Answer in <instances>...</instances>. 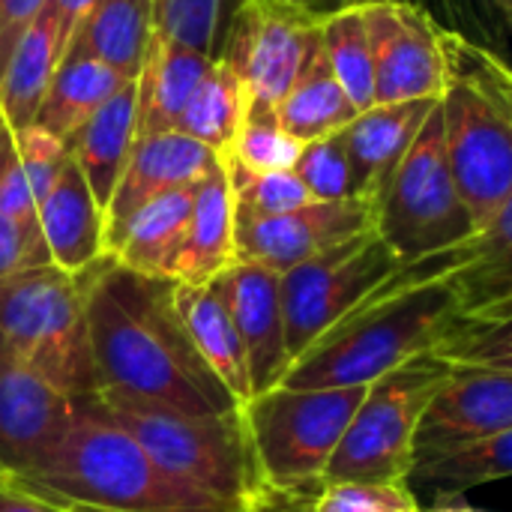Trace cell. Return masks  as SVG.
<instances>
[{
	"label": "cell",
	"mask_w": 512,
	"mask_h": 512,
	"mask_svg": "<svg viewBox=\"0 0 512 512\" xmlns=\"http://www.w3.org/2000/svg\"><path fill=\"white\" fill-rule=\"evenodd\" d=\"M174 291V279L135 273L114 255L102 258L87 297L99 390L141 396L189 414L237 411L240 402L186 333Z\"/></svg>",
	"instance_id": "obj_1"
},
{
	"label": "cell",
	"mask_w": 512,
	"mask_h": 512,
	"mask_svg": "<svg viewBox=\"0 0 512 512\" xmlns=\"http://www.w3.org/2000/svg\"><path fill=\"white\" fill-rule=\"evenodd\" d=\"M453 267L456 246L402 264L354 312L315 339L291 363L279 387H369L402 363L441 348L468 327L447 282Z\"/></svg>",
	"instance_id": "obj_2"
},
{
	"label": "cell",
	"mask_w": 512,
	"mask_h": 512,
	"mask_svg": "<svg viewBox=\"0 0 512 512\" xmlns=\"http://www.w3.org/2000/svg\"><path fill=\"white\" fill-rule=\"evenodd\" d=\"M0 489L60 512H246L168 477L90 399H78L60 438L30 468L6 471Z\"/></svg>",
	"instance_id": "obj_3"
},
{
	"label": "cell",
	"mask_w": 512,
	"mask_h": 512,
	"mask_svg": "<svg viewBox=\"0 0 512 512\" xmlns=\"http://www.w3.org/2000/svg\"><path fill=\"white\" fill-rule=\"evenodd\" d=\"M87 399L111 423L126 429L168 477L186 486L243 510L267 486L243 408L228 414H189L117 390H99Z\"/></svg>",
	"instance_id": "obj_4"
},
{
	"label": "cell",
	"mask_w": 512,
	"mask_h": 512,
	"mask_svg": "<svg viewBox=\"0 0 512 512\" xmlns=\"http://www.w3.org/2000/svg\"><path fill=\"white\" fill-rule=\"evenodd\" d=\"M444 51L450 66L441 96L447 159L474 228H483L512 195V114L504 99L510 63L450 30H444Z\"/></svg>",
	"instance_id": "obj_5"
},
{
	"label": "cell",
	"mask_w": 512,
	"mask_h": 512,
	"mask_svg": "<svg viewBox=\"0 0 512 512\" xmlns=\"http://www.w3.org/2000/svg\"><path fill=\"white\" fill-rule=\"evenodd\" d=\"M99 264L102 258L78 273L42 264L0 279L3 339L75 402L99 390L87 324V297Z\"/></svg>",
	"instance_id": "obj_6"
},
{
	"label": "cell",
	"mask_w": 512,
	"mask_h": 512,
	"mask_svg": "<svg viewBox=\"0 0 512 512\" xmlns=\"http://www.w3.org/2000/svg\"><path fill=\"white\" fill-rule=\"evenodd\" d=\"M450 372L453 366L429 351L369 384L336 456L327 465L324 486H411L417 423Z\"/></svg>",
	"instance_id": "obj_7"
},
{
	"label": "cell",
	"mask_w": 512,
	"mask_h": 512,
	"mask_svg": "<svg viewBox=\"0 0 512 512\" xmlns=\"http://www.w3.org/2000/svg\"><path fill=\"white\" fill-rule=\"evenodd\" d=\"M375 231L399 264L447 252L477 231L450 171L441 102L375 201Z\"/></svg>",
	"instance_id": "obj_8"
},
{
	"label": "cell",
	"mask_w": 512,
	"mask_h": 512,
	"mask_svg": "<svg viewBox=\"0 0 512 512\" xmlns=\"http://www.w3.org/2000/svg\"><path fill=\"white\" fill-rule=\"evenodd\" d=\"M363 396L366 387H276L252 396L243 405V417L264 480L279 489L324 486L327 465L336 456Z\"/></svg>",
	"instance_id": "obj_9"
},
{
	"label": "cell",
	"mask_w": 512,
	"mask_h": 512,
	"mask_svg": "<svg viewBox=\"0 0 512 512\" xmlns=\"http://www.w3.org/2000/svg\"><path fill=\"white\" fill-rule=\"evenodd\" d=\"M324 15L285 0H240L234 6L216 57L240 75L249 117H276L279 102L321 48Z\"/></svg>",
	"instance_id": "obj_10"
},
{
	"label": "cell",
	"mask_w": 512,
	"mask_h": 512,
	"mask_svg": "<svg viewBox=\"0 0 512 512\" xmlns=\"http://www.w3.org/2000/svg\"><path fill=\"white\" fill-rule=\"evenodd\" d=\"M399 267L402 264L390 246L375 228H369L282 273V312L291 363Z\"/></svg>",
	"instance_id": "obj_11"
},
{
	"label": "cell",
	"mask_w": 512,
	"mask_h": 512,
	"mask_svg": "<svg viewBox=\"0 0 512 512\" xmlns=\"http://www.w3.org/2000/svg\"><path fill=\"white\" fill-rule=\"evenodd\" d=\"M375 60V105L441 99L450 66L444 30L435 15L414 0L360 3Z\"/></svg>",
	"instance_id": "obj_12"
},
{
	"label": "cell",
	"mask_w": 512,
	"mask_h": 512,
	"mask_svg": "<svg viewBox=\"0 0 512 512\" xmlns=\"http://www.w3.org/2000/svg\"><path fill=\"white\" fill-rule=\"evenodd\" d=\"M369 228H375V207L366 198L312 201L282 216L234 213V249L237 261H252L282 276Z\"/></svg>",
	"instance_id": "obj_13"
},
{
	"label": "cell",
	"mask_w": 512,
	"mask_h": 512,
	"mask_svg": "<svg viewBox=\"0 0 512 512\" xmlns=\"http://www.w3.org/2000/svg\"><path fill=\"white\" fill-rule=\"evenodd\" d=\"M512 426V375L453 366L426 405L414 435V471ZM411 471V474H414Z\"/></svg>",
	"instance_id": "obj_14"
},
{
	"label": "cell",
	"mask_w": 512,
	"mask_h": 512,
	"mask_svg": "<svg viewBox=\"0 0 512 512\" xmlns=\"http://www.w3.org/2000/svg\"><path fill=\"white\" fill-rule=\"evenodd\" d=\"M75 399L60 393L0 333V465L30 468L69 426Z\"/></svg>",
	"instance_id": "obj_15"
},
{
	"label": "cell",
	"mask_w": 512,
	"mask_h": 512,
	"mask_svg": "<svg viewBox=\"0 0 512 512\" xmlns=\"http://www.w3.org/2000/svg\"><path fill=\"white\" fill-rule=\"evenodd\" d=\"M249 357L252 396L270 393L291 369L282 312V276L252 261H234L213 279Z\"/></svg>",
	"instance_id": "obj_16"
},
{
	"label": "cell",
	"mask_w": 512,
	"mask_h": 512,
	"mask_svg": "<svg viewBox=\"0 0 512 512\" xmlns=\"http://www.w3.org/2000/svg\"><path fill=\"white\" fill-rule=\"evenodd\" d=\"M219 165L222 159L213 150L177 129L138 135L105 210V249L144 204L174 189L198 186Z\"/></svg>",
	"instance_id": "obj_17"
},
{
	"label": "cell",
	"mask_w": 512,
	"mask_h": 512,
	"mask_svg": "<svg viewBox=\"0 0 512 512\" xmlns=\"http://www.w3.org/2000/svg\"><path fill=\"white\" fill-rule=\"evenodd\" d=\"M468 327H495L512 318V195L507 204L456 246L447 273Z\"/></svg>",
	"instance_id": "obj_18"
},
{
	"label": "cell",
	"mask_w": 512,
	"mask_h": 512,
	"mask_svg": "<svg viewBox=\"0 0 512 512\" xmlns=\"http://www.w3.org/2000/svg\"><path fill=\"white\" fill-rule=\"evenodd\" d=\"M441 99H411V102H390L372 105L360 111L348 129H342V141L351 153L360 180V198L375 201L387 189L393 171L411 150L414 138L426 126L429 114L438 108Z\"/></svg>",
	"instance_id": "obj_19"
},
{
	"label": "cell",
	"mask_w": 512,
	"mask_h": 512,
	"mask_svg": "<svg viewBox=\"0 0 512 512\" xmlns=\"http://www.w3.org/2000/svg\"><path fill=\"white\" fill-rule=\"evenodd\" d=\"M39 228L51 255V264L78 273L108 255L105 249V210L96 204L81 168L63 165L54 186L36 204Z\"/></svg>",
	"instance_id": "obj_20"
},
{
	"label": "cell",
	"mask_w": 512,
	"mask_h": 512,
	"mask_svg": "<svg viewBox=\"0 0 512 512\" xmlns=\"http://www.w3.org/2000/svg\"><path fill=\"white\" fill-rule=\"evenodd\" d=\"M216 57L192 51L153 30L141 72L135 78L138 99V135L177 129L195 87L207 75Z\"/></svg>",
	"instance_id": "obj_21"
},
{
	"label": "cell",
	"mask_w": 512,
	"mask_h": 512,
	"mask_svg": "<svg viewBox=\"0 0 512 512\" xmlns=\"http://www.w3.org/2000/svg\"><path fill=\"white\" fill-rule=\"evenodd\" d=\"M138 138V99L135 81L114 93L75 135L66 138L72 162L81 168L96 204L108 210L120 174Z\"/></svg>",
	"instance_id": "obj_22"
},
{
	"label": "cell",
	"mask_w": 512,
	"mask_h": 512,
	"mask_svg": "<svg viewBox=\"0 0 512 512\" xmlns=\"http://www.w3.org/2000/svg\"><path fill=\"white\" fill-rule=\"evenodd\" d=\"M234 261V195L222 162L195 186L189 231L174 261L171 279L183 285H204L225 273Z\"/></svg>",
	"instance_id": "obj_23"
},
{
	"label": "cell",
	"mask_w": 512,
	"mask_h": 512,
	"mask_svg": "<svg viewBox=\"0 0 512 512\" xmlns=\"http://www.w3.org/2000/svg\"><path fill=\"white\" fill-rule=\"evenodd\" d=\"M69 36L72 33L60 21V15L51 6H45L42 15L30 24V30L15 45L6 72L0 78V111L12 126V132L36 120L48 84L66 57Z\"/></svg>",
	"instance_id": "obj_24"
},
{
	"label": "cell",
	"mask_w": 512,
	"mask_h": 512,
	"mask_svg": "<svg viewBox=\"0 0 512 512\" xmlns=\"http://www.w3.org/2000/svg\"><path fill=\"white\" fill-rule=\"evenodd\" d=\"M174 303H177L180 321H183L186 333L192 336L198 354L207 360V366L222 378L228 393L243 408L252 399L249 357H246L243 339H240L216 285L213 282H204V285L177 282Z\"/></svg>",
	"instance_id": "obj_25"
},
{
	"label": "cell",
	"mask_w": 512,
	"mask_h": 512,
	"mask_svg": "<svg viewBox=\"0 0 512 512\" xmlns=\"http://www.w3.org/2000/svg\"><path fill=\"white\" fill-rule=\"evenodd\" d=\"M192 204H195V186L174 189L168 195L153 198L108 243V255H114L117 264L135 273L171 279L174 261L189 231Z\"/></svg>",
	"instance_id": "obj_26"
},
{
	"label": "cell",
	"mask_w": 512,
	"mask_h": 512,
	"mask_svg": "<svg viewBox=\"0 0 512 512\" xmlns=\"http://www.w3.org/2000/svg\"><path fill=\"white\" fill-rule=\"evenodd\" d=\"M153 36V0H96L75 24L66 57H96L135 81Z\"/></svg>",
	"instance_id": "obj_27"
},
{
	"label": "cell",
	"mask_w": 512,
	"mask_h": 512,
	"mask_svg": "<svg viewBox=\"0 0 512 512\" xmlns=\"http://www.w3.org/2000/svg\"><path fill=\"white\" fill-rule=\"evenodd\" d=\"M126 84L120 72L96 57H63L33 123L66 141Z\"/></svg>",
	"instance_id": "obj_28"
},
{
	"label": "cell",
	"mask_w": 512,
	"mask_h": 512,
	"mask_svg": "<svg viewBox=\"0 0 512 512\" xmlns=\"http://www.w3.org/2000/svg\"><path fill=\"white\" fill-rule=\"evenodd\" d=\"M360 114V108L348 99L342 84L336 81L324 51L318 48L297 84L276 108V123L297 138L300 144L321 141L348 129V123Z\"/></svg>",
	"instance_id": "obj_29"
},
{
	"label": "cell",
	"mask_w": 512,
	"mask_h": 512,
	"mask_svg": "<svg viewBox=\"0 0 512 512\" xmlns=\"http://www.w3.org/2000/svg\"><path fill=\"white\" fill-rule=\"evenodd\" d=\"M246 117H249V93L240 75L234 72V66L216 57L207 75L201 78V84L195 87L177 123V132L201 141L225 162L237 144Z\"/></svg>",
	"instance_id": "obj_30"
},
{
	"label": "cell",
	"mask_w": 512,
	"mask_h": 512,
	"mask_svg": "<svg viewBox=\"0 0 512 512\" xmlns=\"http://www.w3.org/2000/svg\"><path fill=\"white\" fill-rule=\"evenodd\" d=\"M321 51L348 93V99L366 111L375 105V60L366 30V12L360 3L339 6L321 21Z\"/></svg>",
	"instance_id": "obj_31"
},
{
	"label": "cell",
	"mask_w": 512,
	"mask_h": 512,
	"mask_svg": "<svg viewBox=\"0 0 512 512\" xmlns=\"http://www.w3.org/2000/svg\"><path fill=\"white\" fill-rule=\"evenodd\" d=\"M512 477V426L477 441L447 459H438L411 474V483L432 489L435 495H462L483 483Z\"/></svg>",
	"instance_id": "obj_32"
},
{
	"label": "cell",
	"mask_w": 512,
	"mask_h": 512,
	"mask_svg": "<svg viewBox=\"0 0 512 512\" xmlns=\"http://www.w3.org/2000/svg\"><path fill=\"white\" fill-rule=\"evenodd\" d=\"M234 213L243 216H282L312 204V192L297 177V171H249L237 162H225Z\"/></svg>",
	"instance_id": "obj_33"
},
{
	"label": "cell",
	"mask_w": 512,
	"mask_h": 512,
	"mask_svg": "<svg viewBox=\"0 0 512 512\" xmlns=\"http://www.w3.org/2000/svg\"><path fill=\"white\" fill-rule=\"evenodd\" d=\"M297 177L306 183L315 201H348L360 198V180L357 168L351 162V153L339 135L309 141L300 150V159L294 165Z\"/></svg>",
	"instance_id": "obj_34"
},
{
	"label": "cell",
	"mask_w": 512,
	"mask_h": 512,
	"mask_svg": "<svg viewBox=\"0 0 512 512\" xmlns=\"http://www.w3.org/2000/svg\"><path fill=\"white\" fill-rule=\"evenodd\" d=\"M222 6L225 0H153V30L216 57L225 21Z\"/></svg>",
	"instance_id": "obj_35"
},
{
	"label": "cell",
	"mask_w": 512,
	"mask_h": 512,
	"mask_svg": "<svg viewBox=\"0 0 512 512\" xmlns=\"http://www.w3.org/2000/svg\"><path fill=\"white\" fill-rule=\"evenodd\" d=\"M435 6L450 21L444 30L512 66V33L501 0H435Z\"/></svg>",
	"instance_id": "obj_36"
},
{
	"label": "cell",
	"mask_w": 512,
	"mask_h": 512,
	"mask_svg": "<svg viewBox=\"0 0 512 512\" xmlns=\"http://www.w3.org/2000/svg\"><path fill=\"white\" fill-rule=\"evenodd\" d=\"M303 144L291 138L276 117H246L237 144L225 162H237L249 171H291Z\"/></svg>",
	"instance_id": "obj_37"
},
{
	"label": "cell",
	"mask_w": 512,
	"mask_h": 512,
	"mask_svg": "<svg viewBox=\"0 0 512 512\" xmlns=\"http://www.w3.org/2000/svg\"><path fill=\"white\" fill-rule=\"evenodd\" d=\"M432 354H438L450 366L495 369L512 375V318L495 327H465Z\"/></svg>",
	"instance_id": "obj_38"
},
{
	"label": "cell",
	"mask_w": 512,
	"mask_h": 512,
	"mask_svg": "<svg viewBox=\"0 0 512 512\" xmlns=\"http://www.w3.org/2000/svg\"><path fill=\"white\" fill-rule=\"evenodd\" d=\"M417 507L411 486L330 483L318 492L315 512H408Z\"/></svg>",
	"instance_id": "obj_39"
},
{
	"label": "cell",
	"mask_w": 512,
	"mask_h": 512,
	"mask_svg": "<svg viewBox=\"0 0 512 512\" xmlns=\"http://www.w3.org/2000/svg\"><path fill=\"white\" fill-rule=\"evenodd\" d=\"M15 147H18L24 174L30 180L33 198L39 204L45 198V192L54 186V180L60 177L63 165L69 162V147H66L63 138L45 132L36 123H30V126L15 132Z\"/></svg>",
	"instance_id": "obj_40"
},
{
	"label": "cell",
	"mask_w": 512,
	"mask_h": 512,
	"mask_svg": "<svg viewBox=\"0 0 512 512\" xmlns=\"http://www.w3.org/2000/svg\"><path fill=\"white\" fill-rule=\"evenodd\" d=\"M0 213H6L9 219H15L21 225L39 228L36 198H33L30 180L24 174V165H21L18 147H15V132L6 123L3 111H0Z\"/></svg>",
	"instance_id": "obj_41"
},
{
	"label": "cell",
	"mask_w": 512,
	"mask_h": 512,
	"mask_svg": "<svg viewBox=\"0 0 512 512\" xmlns=\"http://www.w3.org/2000/svg\"><path fill=\"white\" fill-rule=\"evenodd\" d=\"M42 264H51L42 231L0 213V279Z\"/></svg>",
	"instance_id": "obj_42"
},
{
	"label": "cell",
	"mask_w": 512,
	"mask_h": 512,
	"mask_svg": "<svg viewBox=\"0 0 512 512\" xmlns=\"http://www.w3.org/2000/svg\"><path fill=\"white\" fill-rule=\"evenodd\" d=\"M45 6L48 0H0V78L6 72L15 45L30 30V24L42 15Z\"/></svg>",
	"instance_id": "obj_43"
},
{
	"label": "cell",
	"mask_w": 512,
	"mask_h": 512,
	"mask_svg": "<svg viewBox=\"0 0 512 512\" xmlns=\"http://www.w3.org/2000/svg\"><path fill=\"white\" fill-rule=\"evenodd\" d=\"M324 486L315 489H279V486H264L246 512H315L318 492Z\"/></svg>",
	"instance_id": "obj_44"
},
{
	"label": "cell",
	"mask_w": 512,
	"mask_h": 512,
	"mask_svg": "<svg viewBox=\"0 0 512 512\" xmlns=\"http://www.w3.org/2000/svg\"><path fill=\"white\" fill-rule=\"evenodd\" d=\"M48 6L60 15V21L69 27V33L75 30V24L96 6V0H48Z\"/></svg>",
	"instance_id": "obj_45"
},
{
	"label": "cell",
	"mask_w": 512,
	"mask_h": 512,
	"mask_svg": "<svg viewBox=\"0 0 512 512\" xmlns=\"http://www.w3.org/2000/svg\"><path fill=\"white\" fill-rule=\"evenodd\" d=\"M0 512H60L36 498H27V495H18L12 489H0Z\"/></svg>",
	"instance_id": "obj_46"
},
{
	"label": "cell",
	"mask_w": 512,
	"mask_h": 512,
	"mask_svg": "<svg viewBox=\"0 0 512 512\" xmlns=\"http://www.w3.org/2000/svg\"><path fill=\"white\" fill-rule=\"evenodd\" d=\"M285 3L306 6V9H315V12H333V9L342 6V0H285Z\"/></svg>",
	"instance_id": "obj_47"
},
{
	"label": "cell",
	"mask_w": 512,
	"mask_h": 512,
	"mask_svg": "<svg viewBox=\"0 0 512 512\" xmlns=\"http://www.w3.org/2000/svg\"><path fill=\"white\" fill-rule=\"evenodd\" d=\"M504 99H507V108L512 114V66L504 72Z\"/></svg>",
	"instance_id": "obj_48"
},
{
	"label": "cell",
	"mask_w": 512,
	"mask_h": 512,
	"mask_svg": "<svg viewBox=\"0 0 512 512\" xmlns=\"http://www.w3.org/2000/svg\"><path fill=\"white\" fill-rule=\"evenodd\" d=\"M423 512H483L477 507H435V510H423Z\"/></svg>",
	"instance_id": "obj_49"
},
{
	"label": "cell",
	"mask_w": 512,
	"mask_h": 512,
	"mask_svg": "<svg viewBox=\"0 0 512 512\" xmlns=\"http://www.w3.org/2000/svg\"><path fill=\"white\" fill-rule=\"evenodd\" d=\"M501 6H504V15H507V24H510L512 33V0H501Z\"/></svg>",
	"instance_id": "obj_50"
},
{
	"label": "cell",
	"mask_w": 512,
	"mask_h": 512,
	"mask_svg": "<svg viewBox=\"0 0 512 512\" xmlns=\"http://www.w3.org/2000/svg\"><path fill=\"white\" fill-rule=\"evenodd\" d=\"M348 3H378V0H342V6H348Z\"/></svg>",
	"instance_id": "obj_51"
},
{
	"label": "cell",
	"mask_w": 512,
	"mask_h": 512,
	"mask_svg": "<svg viewBox=\"0 0 512 512\" xmlns=\"http://www.w3.org/2000/svg\"><path fill=\"white\" fill-rule=\"evenodd\" d=\"M3 474H6V471H3V465H0V486H3Z\"/></svg>",
	"instance_id": "obj_52"
},
{
	"label": "cell",
	"mask_w": 512,
	"mask_h": 512,
	"mask_svg": "<svg viewBox=\"0 0 512 512\" xmlns=\"http://www.w3.org/2000/svg\"><path fill=\"white\" fill-rule=\"evenodd\" d=\"M408 512H423V510H420V507H414V510H408Z\"/></svg>",
	"instance_id": "obj_53"
}]
</instances>
